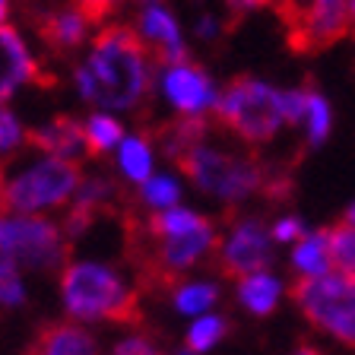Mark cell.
I'll use <instances>...</instances> for the list:
<instances>
[{
  "label": "cell",
  "mask_w": 355,
  "mask_h": 355,
  "mask_svg": "<svg viewBox=\"0 0 355 355\" xmlns=\"http://www.w3.org/2000/svg\"><path fill=\"white\" fill-rule=\"evenodd\" d=\"M127 248L146 286H165L219 248L216 222L187 207H171L133 219L127 216Z\"/></svg>",
  "instance_id": "obj_1"
},
{
  "label": "cell",
  "mask_w": 355,
  "mask_h": 355,
  "mask_svg": "<svg viewBox=\"0 0 355 355\" xmlns=\"http://www.w3.org/2000/svg\"><path fill=\"white\" fill-rule=\"evenodd\" d=\"M153 86V51L140 32L121 22L102 26L89 60L76 70V89L98 108H137Z\"/></svg>",
  "instance_id": "obj_2"
},
{
  "label": "cell",
  "mask_w": 355,
  "mask_h": 355,
  "mask_svg": "<svg viewBox=\"0 0 355 355\" xmlns=\"http://www.w3.org/2000/svg\"><path fill=\"white\" fill-rule=\"evenodd\" d=\"M60 298L73 320L83 324H140L137 288L105 263L73 260L60 273Z\"/></svg>",
  "instance_id": "obj_3"
},
{
  "label": "cell",
  "mask_w": 355,
  "mask_h": 355,
  "mask_svg": "<svg viewBox=\"0 0 355 355\" xmlns=\"http://www.w3.org/2000/svg\"><path fill=\"white\" fill-rule=\"evenodd\" d=\"M83 181L86 178L80 165L58 155H42L13 175L3 171V216H38L44 209H58L80 193Z\"/></svg>",
  "instance_id": "obj_4"
},
{
  "label": "cell",
  "mask_w": 355,
  "mask_h": 355,
  "mask_svg": "<svg viewBox=\"0 0 355 355\" xmlns=\"http://www.w3.org/2000/svg\"><path fill=\"white\" fill-rule=\"evenodd\" d=\"M175 165L203 193L225 200L229 207L248 200L251 193H263L266 181H270V168L257 155L222 153V149H213L207 143L187 149L181 159H175Z\"/></svg>",
  "instance_id": "obj_5"
},
{
  "label": "cell",
  "mask_w": 355,
  "mask_h": 355,
  "mask_svg": "<svg viewBox=\"0 0 355 355\" xmlns=\"http://www.w3.org/2000/svg\"><path fill=\"white\" fill-rule=\"evenodd\" d=\"M213 114L225 130L244 143H270L286 124L282 114V89L254 76H235L213 105Z\"/></svg>",
  "instance_id": "obj_6"
},
{
  "label": "cell",
  "mask_w": 355,
  "mask_h": 355,
  "mask_svg": "<svg viewBox=\"0 0 355 355\" xmlns=\"http://www.w3.org/2000/svg\"><path fill=\"white\" fill-rule=\"evenodd\" d=\"M67 260V232L42 216H0V273L58 270Z\"/></svg>",
  "instance_id": "obj_7"
},
{
  "label": "cell",
  "mask_w": 355,
  "mask_h": 355,
  "mask_svg": "<svg viewBox=\"0 0 355 355\" xmlns=\"http://www.w3.org/2000/svg\"><path fill=\"white\" fill-rule=\"evenodd\" d=\"M292 302L314 327L327 330L333 340L355 349V282L340 273L318 279H295Z\"/></svg>",
  "instance_id": "obj_8"
},
{
  "label": "cell",
  "mask_w": 355,
  "mask_h": 355,
  "mask_svg": "<svg viewBox=\"0 0 355 355\" xmlns=\"http://www.w3.org/2000/svg\"><path fill=\"white\" fill-rule=\"evenodd\" d=\"M273 235L257 216L232 219L229 238L219 244V273L229 279H244V276L263 273L273 257Z\"/></svg>",
  "instance_id": "obj_9"
},
{
  "label": "cell",
  "mask_w": 355,
  "mask_h": 355,
  "mask_svg": "<svg viewBox=\"0 0 355 355\" xmlns=\"http://www.w3.org/2000/svg\"><path fill=\"white\" fill-rule=\"evenodd\" d=\"M140 3V16H137V32L153 51L155 64L178 67L187 64V48L178 32V19L171 10L165 7V0H137Z\"/></svg>",
  "instance_id": "obj_10"
},
{
  "label": "cell",
  "mask_w": 355,
  "mask_h": 355,
  "mask_svg": "<svg viewBox=\"0 0 355 355\" xmlns=\"http://www.w3.org/2000/svg\"><path fill=\"white\" fill-rule=\"evenodd\" d=\"M35 83V86H54V76L44 73L35 64L32 51L26 48L22 35L13 26H0V105L7 102L19 86Z\"/></svg>",
  "instance_id": "obj_11"
},
{
  "label": "cell",
  "mask_w": 355,
  "mask_h": 355,
  "mask_svg": "<svg viewBox=\"0 0 355 355\" xmlns=\"http://www.w3.org/2000/svg\"><path fill=\"white\" fill-rule=\"evenodd\" d=\"M165 96L181 114H203L216 105L213 80L207 76L203 67L191 64V60L165 70Z\"/></svg>",
  "instance_id": "obj_12"
},
{
  "label": "cell",
  "mask_w": 355,
  "mask_h": 355,
  "mask_svg": "<svg viewBox=\"0 0 355 355\" xmlns=\"http://www.w3.org/2000/svg\"><path fill=\"white\" fill-rule=\"evenodd\" d=\"M26 143L35 146L38 153H44V155H58V159H70V162H76L83 153H89L86 124H80V121L70 118V114H58V118H51L48 124L29 130V140Z\"/></svg>",
  "instance_id": "obj_13"
},
{
  "label": "cell",
  "mask_w": 355,
  "mask_h": 355,
  "mask_svg": "<svg viewBox=\"0 0 355 355\" xmlns=\"http://www.w3.org/2000/svg\"><path fill=\"white\" fill-rule=\"evenodd\" d=\"M89 26H92V19L80 7H60L38 19V35L54 54H67L86 42Z\"/></svg>",
  "instance_id": "obj_14"
},
{
  "label": "cell",
  "mask_w": 355,
  "mask_h": 355,
  "mask_svg": "<svg viewBox=\"0 0 355 355\" xmlns=\"http://www.w3.org/2000/svg\"><path fill=\"white\" fill-rule=\"evenodd\" d=\"M32 355H98V343L80 324H48L35 336Z\"/></svg>",
  "instance_id": "obj_15"
},
{
  "label": "cell",
  "mask_w": 355,
  "mask_h": 355,
  "mask_svg": "<svg viewBox=\"0 0 355 355\" xmlns=\"http://www.w3.org/2000/svg\"><path fill=\"white\" fill-rule=\"evenodd\" d=\"M207 133H209V121L203 118V114H181L178 121H168V124L159 127V130H155V140H159L162 153L175 162L187 149L200 146Z\"/></svg>",
  "instance_id": "obj_16"
},
{
  "label": "cell",
  "mask_w": 355,
  "mask_h": 355,
  "mask_svg": "<svg viewBox=\"0 0 355 355\" xmlns=\"http://www.w3.org/2000/svg\"><path fill=\"white\" fill-rule=\"evenodd\" d=\"M292 266H295L298 279H318L327 276L333 266V251H330V229H314L295 241L292 251Z\"/></svg>",
  "instance_id": "obj_17"
},
{
  "label": "cell",
  "mask_w": 355,
  "mask_h": 355,
  "mask_svg": "<svg viewBox=\"0 0 355 355\" xmlns=\"http://www.w3.org/2000/svg\"><path fill=\"white\" fill-rule=\"evenodd\" d=\"M279 295H282V286L276 276L263 273H254V276H244L238 279V302H241L244 311H251L254 318H266L273 314L276 304H279Z\"/></svg>",
  "instance_id": "obj_18"
},
{
  "label": "cell",
  "mask_w": 355,
  "mask_h": 355,
  "mask_svg": "<svg viewBox=\"0 0 355 355\" xmlns=\"http://www.w3.org/2000/svg\"><path fill=\"white\" fill-rule=\"evenodd\" d=\"M121 171L130 178L133 184H146L149 175H153V146H149V137H127L121 143Z\"/></svg>",
  "instance_id": "obj_19"
},
{
  "label": "cell",
  "mask_w": 355,
  "mask_h": 355,
  "mask_svg": "<svg viewBox=\"0 0 355 355\" xmlns=\"http://www.w3.org/2000/svg\"><path fill=\"white\" fill-rule=\"evenodd\" d=\"M171 302H175V308L181 314L200 318V314H207L219 302V286H213V282H181L171 292Z\"/></svg>",
  "instance_id": "obj_20"
},
{
  "label": "cell",
  "mask_w": 355,
  "mask_h": 355,
  "mask_svg": "<svg viewBox=\"0 0 355 355\" xmlns=\"http://www.w3.org/2000/svg\"><path fill=\"white\" fill-rule=\"evenodd\" d=\"M225 336H229V320L216 318V314H200V318H193L191 330H187V349L203 355L219 346Z\"/></svg>",
  "instance_id": "obj_21"
},
{
  "label": "cell",
  "mask_w": 355,
  "mask_h": 355,
  "mask_svg": "<svg viewBox=\"0 0 355 355\" xmlns=\"http://www.w3.org/2000/svg\"><path fill=\"white\" fill-rule=\"evenodd\" d=\"M86 143H89V155H105L108 149L124 143V127L108 114H92L86 121Z\"/></svg>",
  "instance_id": "obj_22"
},
{
  "label": "cell",
  "mask_w": 355,
  "mask_h": 355,
  "mask_svg": "<svg viewBox=\"0 0 355 355\" xmlns=\"http://www.w3.org/2000/svg\"><path fill=\"white\" fill-rule=\"evenodd\" d=\"M330 251H333V266L340 270V276L355 282V229L346 222H336L330 229Z\"/></svg>",
  "instance_id": "obj_23"
},
{
  "label": "cell",
  "mask_w": 355,
  "mask_h": 355,
  "mask_svg": "<svg viewBox=\"0 0 355 355\" xmlns=\"http://www.w3.org/2000/svg\"><path fill=\"white\" fill-rule=\"evenodd\" d=\"M304 124H308V146H320L330 137V102L314 86H308V118H304Z\"/></svg>",
  "instance_id": "obj_24"
},
{
  "label": "cell",
  "mask_w": 355,
  "mask_h": 355,
  "mask_svg": "<svg viewBox=\"0 0 355 355\" xmlns=\"http://www.w3.org/2000/svg\"><path fill=\"white\" fill-rule=\"evenodd\" d=\"M140 197H143V203H146L149 209H171V207H178L181 187H178L175 178L159 175V178H149L146 184H143Z\"/></svg>",
  "instance_id": "obj_25"
},
{
  "label": "cell",
  "mask_w": 355,
  "mask_h": 355,
  "mask_svg": "<svg viewBox=\"0 0 355 355\" xmlns=\"http://www.w3.org/2000/svg\"><path fill=\"white\" fill-rule=\"evenodd\" d=\"M26 140H29V130L13 118V111H7L0 105V165H3V159H10Z\"/></svg>",
  "instance_id": "obj_26"
},
{
  "label": "cell",
  "mask_w": 355,
  "mask_h": 355,
  "mask_svg": "<svg viewBox=\"0 0 355 355\" xmlns=\"http://www.w3.org/2000/svg\"><path fill=\"white\" fill-rule=\"evenodd\" d=\"M111 355H165V352L155 346L149 336H140V333H133V336H124L121 343H114Z\"/></svg>",
  "instance_id": "obj_27"
},
{
  "label": "cell",
  "mask_w": 355,
  "mask_h": 355,
  "mask_svg": "<svg viewBox=\"0 0 355 355\" xmlns=\"http://www.w3.org/2000/svg\"><path fill=\"white\" fill-rule=\"evenodd\" d=\"M270 235H273V241L292 244V241H302L308 232H304L302 219H295V216H282V219H276L273 225H270Z\"/></svg>",
  "instance_id": "obj_28"
},
{
  "label": "cell",
  "mask_w": 355,
  "mask_h": 355,
  "mask_svg": "<svg viewBox=\"0 0 355 355\" xmlns=\"http://www.w3.org/2000/svg\"><path fill=\"white\" fill-rule=\"evenodd\" d=\"M121 3H124V0H73V7H80L92 22L105 19V16H108L111 10H118Z\"/></svg>",
  "instance_id": "obj_29"
},
{
  "label": "cell",
  "mask_w": 355,
  "mask_h": 355,
  "mask_svg": "<svg viewBox=\"0 0 355 355\" xmlns=\"http://www.w3.org/2000/svg\"><path fill=\"white\" fill-rule=\"evenodd\" d=\"M286 0H229V10H232V29H235V22H241L244 13H251V10H260V7H282Z\"/></svg>",
  "instance_id": "obj_30"
},
{
  "label": "cell",
  "mask_w": 355,
  "mask_h": 355,
  "mask_svg": "<svg viewBox=\"0 0 355 355\" xmlns=\"http://www.w3.org/2000/svg\"><path fill=\"white\" fill-rule=\"evenodd\" d=\"M292 355H324V352H320V349H314V346H298Z\"/></svg>",
  "instance_id": "obj_31"
},
{
  "label": "cell",
  "mask_w": 355,
  "mask_h": 355,
  "mask_svg": "<svg viewBox=\"0 0 355 355\" xmlns=\"http://www.w3.org/2000/svg\"><path fill=\"white\" fill-rule=\"evenodd\" d=\"M343 222L355 229V203H349V209H346V216H343Z\"/></svg>",
  "instance_id": "obj_32"
},
{
  "label": "cell",
  "mask_w": 355,
  "mask_h": 355,
  "mask_svg": "<svg viewBox=\"0 0 355 355\" xmlns=\"http://www.w3.org/2000/svg\"><path fill=\"white\" fill-rule=\"evenodd\" d=\"M10 13V0H0V26H3V19H7Z\"/></svg>",
  "instance_id": "obj_33"
},
{
  "label": "cell",
  "mask_w": 355,
  "mask_h": 355,
  "mask_svg": "<svg viewBox=\"0 0 355 355\" xmlns=\"http://www.w3.org/2000/svg\"><path fill=\"white\" fill-rule=\"evenodd\" d=\"M0 216H3V168H0Z\"/></svg>",
  "instance_id": "obj_34"
},
{
  "label": "cell",
  "mask_w": 355,
  "mask_h": 355,
  "mask_svg": "<svg viewBox=\"0 0 355 355\" xmlns=\"http://www.w3.org/2000/svg\"><path fill=\"white\" fill-rule=\"evenodd\" d=\"M175 355H197V352H191V349H181V352H175Z\"/></svg>",
  "instance_id": "obj_35"
}]
</instances>
